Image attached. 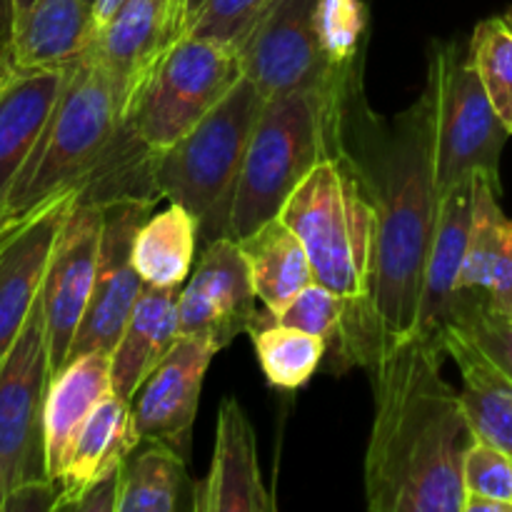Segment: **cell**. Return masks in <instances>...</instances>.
<instances>
[{"mask_svg": "<svg viewBox=\"0 0 512 512\" xmlns=\"http://www.w3.org/2000/svg\"><path fill=\"white\" fill-rule=\"evenodd\" d=\"M345 90H295L265 100L235 190L230 238L243 240L283 210L305 175L343 145Z\"/></svg>", "mask_w": 512, "mask_h": 512, "instance_id": "cell-4", "label": "cell"}, {"mask_svg": "<svg viewBox=\"0 0 512 512\" xmlns=\"http://www.w3.org/2000/svg\"><path fill=\"white\" fill-rule=\"evenodd\" d=\"M13 30L15 3L13 0H0V88L18 73L13 65Z\"/></svg>", "mask_w": 512, "mask_h": 512, "instance_id": "cell-38", "label": "cell"}, {"mask_svg": "<svg viewBox=\"0 0 512 512\" xmlns=\"http://www.w3.org/2000/svg\"><path fill=\"white\" fill-rule=\"evenodd\" d=\"M198 512H270L273 498L258 465L255 433L235 398H225L215 428L213 463L203 483L195 485Z\"/></svg>", "mask_w": 512, "mask_h": 512, "instance_id": "cell-16", "label": "cell"}, {"mask_svg": "<svg viewBox=\"0 0 512 512\" xmlns=\"http://www.w3.org/2000/svg\"><path fill=\"white\" fill-rule=\"evenodd\" d=\"M248 335L265 378L280 390L303 388L328 358V343L323 338L288 325H250Z\"/></svg>", "mask_w": 512, "mask_h": 512, "instance_id": "cell-29", "label": "cell"}, {"mask_svg": "<svg viewBox=\"0 0 512 512\" xmlns=\"http://www.w3.org/2000/svg\"><path fill=\"white\" fill-rule=\"evenodd\" d=\"M183 3L185 0H175V23H178V38H180V18H183Z\"/></svg>", "mask_w": 512, "mask_h": 512, "instance_id": "cell-42", "label": "cell"}, {"mask_svg": "<svg viewBox=\"0 0 512 512\" xmlns=\"http://www.w3.org/2000/svg\"><path fill=\"white\" fill-rule=\"evenodd\" d=\"M100 240L103 205L75 198L55 240L40 288L53 375L60 373L70 360V348L90 305L98 275Z\"/></svg>", "mask_w": 512, "mask_h": 512, "instance_id": "cell-12", "label": "cell"}, {"mask_svg": "<svg viewBox=\"0 0 512 512\" xmlns=\"http://www.w3.org/2000/svg\"><path fill=\"white\" fill-rule=\"evenodd\" d=\"M258 295L248 260L235 238H218L203 245L198 265L180 288V335L205 338L218 350L228 348L253 323Z\"/></svg>", "mask_w": 512, "mask_h": 512, "instance_id": "cell-13", "label": "cell"}, {"mask_svg": "<svg viewBox=\"0 0 512 512\" xmlns=\"http://www.w3.org/2000/svg\"><path fill=\"white\" fill-rule=\"evenodd\" d=\"M468 53L495 113L512 135V13L480 20Z\"/></svg>", "mask_w": 512, "mask_h": 512, "instance_id": "cell-30", "label": "cell"}, {"mask_svg": "<svg viewBox=\"0 0 512 512\" xmlns=\"http://www.w3.org/2000/svg\"><path fill=\"white\" fill-rule=\"evenodd\" d=\"M238 50L198 35H180L140 75L123 123L158 155L190 133L243 78Z\"/></svg>", "mask_w": 512, "mask_h": 512, "instance_id": "cell-7", "label": "cell"}, {"mask_svg": "<svg viewBox=\"0 0 512 512\" xmlns=\"http://www.w3.org/2000/svg\"><path fill=\"white\" fill-rule=\"evenodd\" d=\"M450 325L465 335L512 385V313H500L475 290H463Z\"/></svg>", "mask_w": 512, "mask_h": 512, "instance_id": "cell-32", "label": "cell"}, {"mask_svg": "<svg viewBox=\"0 0 512 512\" xmlns=\"http://www.w3.org/2000/svg\"><path fill=\"white\" fill-rule=\"evenodd\" d=\"M200 245L198 218L188 208L170 203L153 213L133 243V263L145 285L180 288L190 273Z\"/></svg>", "mask_w": 512, "mask_h": 512, "instance_id": "cell-28", "label": "cell"}, {"mask_svg": "<svg viewBox=\"0 0 512 512\" xmlns=\"http://www.w3.org/2000/svg\"><path fill=\"white\" fill-rule=\"evenodd\" d=\"M318 0H273L238 48L243 73L265 98L295 90H345L360 68L335 70L315 33Z\"/></svg>", "mask_w": 512, "mask_h": 512, "instance_id": "cell-10", "label": "cell"}, {"mask_svg": "<svg viewBox=\"0 0 512 512\" xmlns=\"http://www.w3.org/2000/svg\"><path fill=\"white\" fill-rule=\"evenodd\" d=\"M138 445L140 435L135 430L130 400L110 393L90 413L70 448L58 478L60 495L55 510H73L80 495L98 480L118 473Z\"/></svg>", "mask_w": 512, "mask_h": 512, "instance_id": "cell-21", "label": "cell"}, {"mask_svg": "<svg viewBox=\"0 0 512 512\" xmlns=\"http://www.w3.org/2000/svg\"><path fill=\"white\" fill-rule=\"evenodd\" d=\"M315 33L323 58L335 70L360 68L368 33V5L363 0H318Z\"/></svg>", "mask_w": 512, "mask_h": 512, "instance_id": "cell-33", "label": "cell"}, {"mask_svg": "<svg viewBox=\"0 0 512 512\" xmlns=\"http://www.w3.org/2000/svg\"><path fill=\"white\" fill-rule=\"evenodd\" d=\"M473 223L460 270V293L475 290L495 310L512 313V218L500 208V190L485 175L473 183Z\"/></svg>", "mask_w": 512, "mask_h": 512, "instance_id": "cell-24", "label": "cell"}, {"mask_svg": "<svg viewBox=\"0 0 512 512\" xmlns=\"http://www.w3.org/2000/svg\"><path fill=\"white\" fill-rule=\"evenodd\" d=\"M110 393L115 390L113 373H110V353L105 350L75 355L60 373L53 375L48 403H45V445H48L50 480L58 483L80 428Z\"/></svg>", "mask_w": 512, "mask_h": 512, "instance_id": "cell-23", "label": "cell"}, {"mask_svg": "<svg viewBox=\"0 0 512 512\" xmlns=\"http://www.w3.org/2000/svg\"><path fill=\"white\" fill-rule=\"evenodd\" d=\"M58 483L53 480H40V483H28L23 488L15 490L8 500H5L3 512L13 510H55L58 505Z\"/></svg>", "mask_w": 512, "mask_h": 512, "instance_id": "cell-36", "label": "cell"}, {"mask_svg": "<svg viewBox=\"0 0 512 512\" xmlns=\"http://www.w3.org/2000/svg\"><path fill=\"white\" fill-rule=\"evenodd\" d=\"M273 0H205L183 35L218 40L238 50Z\"/></svg>", "mask_w": 512, "mask_h": 512, "instance_id": "cell-34", "label": "cell"}, {"mask_svg": "<svg viewBox=\"0 0 512 512\" xmlns=\"http://www.w3.org/2000/svg\"><path fill=\"white\" fill-rule=\"evenodd\" d=\"M13 3H15V15H18V13H23L25 8H30L35 0H13Z\"/></svg>", "mask_w": 512, "mask_h": 512, "instance_id": "cell-43", "label": "cell"}, {"mask_svg": "<svg viewBox=\"0 0 512 512\" xmlns=\"http://www.w3.org/2000/svg\"><path fill=\"white\" fill-rule=\"evenodd\" d=\"M423 93L430 100L440 193L475 175H485L503 193L500 155L510 133L480 83L468 45L443 40L430 43Z\"/></svg>", "mask_w": 512, "mask_h": 512, "instance_id": "cell-8", "label": "cell"}, {"mask_svg": "<svg viewBox=\"0 0 512 512\" xmlns=\"http://www.w3.org/2000/svg\"><path fill=\"white\" fill-rule=\"evenodd\" d=\"M155 205H158L155 198H135V195L103 205L98 275H95L90 305L70 348V358L93 350L113 353L118 345L125 323L145 290L143 278L133 263V243L140 225L153 215Z\"/></svg>", "mask_w": 512, "mask_h": 512, "instance_id": "cell-11", "label": "cell"}, {"mask_svg": "<svg viewBox=\"0 0 512 512\" xmlns=\"http://www.w3.org/2000/svg\"><path fill=\"white\" fill-rule=\"evenodd\" d=\"M120 5H123V0H93V20L98 33L115 18Z\"/></svg>", "mask_w": 512, "mask_h": 512, "instance_id": "cell-40", "label": "cell"}, {"mask_svg": "<svg viewBox=\"0 0 512 512\" xmlns=\"http://www.w3.org/2000/svg\"><path fill=\"white\" fill-rule=\"evenodd\" d=\"M118 490H120V470L90 485V488L80 495L78 503L73 505V510L118 512Z\"/></svg>", "mask_w": 512, "mask_h": 512, "instance_id": "cell-37", "label": "cell"}, {"mask_svg": "<svg viewBox=\"0 0 512 512\" xmlns=\"http://www.w3.org/2000/svg\"><path fill=\"white\" fill-rule=\"evenodd\" d=\"M473 183L475 178L463 180L440 193L438 218H435L428 263H425L415 338L443 343V333L453 318L455 303L460 298V270H463L470 223H473Z\"/></svg>", "mask_w": 512, "mask_h": 512, "instance_id": "cell-17", "label": "cell"}, {"mask_svg": "<svg viewBox=\"0 0 512 512\" xmlns=\"http://www.w3.org/2000/svg\"><path fill=\"white\" fill-rule=\"evenodd\" d=\"M438 340L413 338L368 368L375 415L365 450L373 512H463L465 453L475 435L460 393L443 378Z\"/></svg>", "mask_w": 512, "mask_h": 512, "instance_id": "cell-1", "label": "cell"}, {"mask_svg": "<svg viewBox=\"0 0 512 512\" xmlns=\"http://www.w3.org/2000/svg\"><path fill=\"white\" fill-rule=\"evenodd\" d=\"M218 353L220 350L205 338L180 335L175 340L170 353L160 360L130 403L140 443H163L188 460L200 390L210 360Z\"/></svg>", "mask_w": 512, "mask_h": 512, "instance_id": "cell-15", "label": "cell"}, {"mask_svg": "<svg viewBox=\"0 0 512 512\" xmlns=\"http://www.w3.org/2000/svg\"><path fill=\"white\" fill-rule=\"evenodd\" d=\"M343 138L368 180L378 213L373 305L383 355L418 333L425 263L438 218L428 95L423 93L393 123H385L368 108L360 83H355L345 98Z\"/></svg>", "mask_w": 512, "mask_h": 512, "instance_id": "cell-2", "label": "cell"}, {"mask_svg": "<svg viewBox=\"0 0 512 512\" xmlns=\"http://www.w3.org/2000/svg\"><path fill=\"white\" fill-rule=\"evenodd\" d=\"M188 460L163 443H140L120 468L118 512L195 510Z\"/></svg>", "mask_w": 512, "mask_h": 512, "instance_id": "cell-27", "label": "cell"}, {"mask_svg": "<svg viewBox=\"0 0 512 512\" xmlns=\"http://www.w3.org/2000/svg\"><path fill=\"white\" fill-rule=\"evenodd\" d=\"M70 68L15 73L0 88V225L8 220L10 195L53 115Z\"/></svg>", "mask_w": 512, "mask_h": 512, "instance_id": "cell-18", "label": "cell"}, {"mask_svg": "<svg viewBox=\"0 0 512 512\" xmlns=\"http://www.w3.org/2000/svg\"><path fill=\"white\" fill-rule=\"evenodd\" d=\"M178 298L180 288L145 285L118 345L110 353L115 395L133 403L135 393L143 388L145 380L180 338Z\"/></svg>", "mask_w": 512, "mask_h": 512, "instance_id": "cell-22", "label": "cell"}, {"mask_svg": "<svg viewBox=\"0 0 512 512\" xmlns=\"http://www.w3.org/2000/svg\"><path fill=\"white\" fill-rule=\"evenodd\" d=\"M265 100L263 90L243 75L185 138L155 155V188L160 198L198 218L200 248L230 238L240 170Z\"/></svg>", "mask_w": 512, "mask_h": 512, "instance_id": "cell-6", "label": "cell"}, {"mask_svg": "<svg viewBox=\"0 0 512 512\" xmlns=\"http://www.w3.org/2000/svg\"><path fill=\"white\" fill-rule=\"evenodd\" d=\"M463 512H512V503L485 498V495H465Z\"/></svg>", "mask_w": 512, "mask_h": 512, "instance_id": "cell-39", "label": "cell"}, {"mask_svg": "<svg viewBox=\"0 0 512 512\" xmlns=\"http://www.w3.org/2000/svg\"><path fill=\"white\" fill-rule=\"evenodd\" d=\"M178 38L175 0H123L115 18L95 38L93 53L123 95V108L140 75Z\"/></svg>", "mask_w": 512, "mask_h": 512, "instance_id": "cell-19", "label": "cell"}, {"mask_svg": "<svg viewBox=\"0 0 512 512\" xmlns=\"http://www.w3.org/2000/svg\"><path fill=\"white\" fill-rule=\"evenodd\" d=\"M238 243L248 260L255 295L268 313L288 305L300 290L315 283L303 240L280 215L270 218Z\"/></svg>", "mask_w": 512, "mask_h": 512, "instance_id": "cell-26", "label": "cell"}, {"mask_svg": "<svg viewBox=\"0 0 512 512\" xmlns=\"http://www.w3.org/2000/svg\"><path fill=\"white\" fill-rule=\"evenodd\" d=\"M123 113V95L108 68L93 53L80 58L15 183L8 220L68 190H83L118 145Z\"/></svg>", "mask_w": 512, "mask_h": 512, "instance_id": "cell-5", "label": "cell"}, {"mask_svg": "<svg viewBox=\"0 0 512 512\" xmlns=\"http://www.w3.org/2000/svg\"><path fill=\"white\" fill-rule=\"evenodd\" d=\"M50 380L53 368L38 295L23 330L0 360V512L18 488L50 480L45 445Z\"/></svg>", "mask_w": 512, "mask_h": 512, "instance_id": "cell-9", "label": "cell"}, {"mask_svg": "<svg viewBox=\"0 0 512 512\" xmlns=\"http://www.w3.org/2000/svg\"><path fill=\"white\" fill-rule=\"evenodd\" d=\"M260 323H273V325H288V328L305 330V333H313L318 338H323L328 343V358L330 370H333L335 360H338L340 348H343V330H345V303L328 290L325 285H320L318 280L310 283L308 288L300 290L288 305H283L275 313L268 310H258L250 325ZM250 330V328H248Z\"/></svg>", "mask_w": 512, "mask_h": 512, "instance_id": "cell-31", "label": "cell"}, {"mask_svg": "<svg viewBox=\"0 0 512 512\" xmlns=\"http://www.w3.org/2000/svg\"><path fill=\"white\" fill-rule=\"evenodd\" d=\"M78 195L80 190H68L0 225V360L38 300L55 240Z\"/></svg>", "mask_w": 512, "mask_h": 512, "instance_id": "cell-14", "label": "cell"}, {"mask_svg": "<svg viewBox=\"0 0 512 512\" xmlns=\"http://www.w3.org/2000/svg\"><path fill=\"white\" fill-rule=\"evenodd\" d=\"M205 0H185L183 3V18H180V35L188 30V25L193 23V18L198 15V10L203 8Z\"/></svg>", "mask_w": 512, "mask_h": 512, "instance_id": "cell-41", "label": "cell"}, {"mask_svg": "<svg viewBox=\"0 0 512 512\" xmlns=\"http://www.w3.org/2000/svg\"><path fill=\"white\" fill-rule=\"evenodd\" d=\"M465 495L512 503V458L485 440H473L463 463Z\"/></svg>", "mask_w": 512, "mask_h": 512, "instance_id": "cell-35", "label": "cell"}, {"mask_svg": "<svg viewBox=\"0 0 512 512\" xmlns=\"http://www.w3.org/2000/svg\"><path fill=\"white\" fill-rule=\"evenodd\" d=\"M443 348L463 375L460 400L473 435L512 458V385L453 325L443 333Z\"/></svg>", "mask_w": 512, "mask_h": 512, "instance_id": "cell-25", "label": "cell"}, {"mask_svg": "<svg viewBox=\"0 0 512 512\" xmlns=\"http://www.w3.org/2000/svg\"><path fill=\"white\" fill-rule=\"evenodd\" d=\"M280 218L298 233L308 250L313 275L345 303L343 348L333 373L368 370L380 358L375 325V273H378V213L358 160L340 145L320 160L285 200Z\"/></svg>", "mask_w": 512, "mask_h": 512, "instance_id": "cell-3", "label": "cell"}, {"mask_svg": "<svg viewBox=\"0 0 512 512\" xmlns=\"http://www.w3.org/2000/svg\"><path fill=\"white\" fill-rule=\"evenodd\" d=\"M95 38L88 0H35L15 15L13 65L18 73L70 68L88 55Z\"/></svg>", "mask_w": 512, "mask_h": 512, "instance_id": "cell-20", "label": "cell"}]
</instances>
